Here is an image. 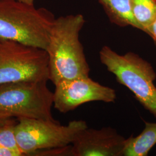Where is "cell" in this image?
<instances>
[{"label": "cell", "instance_id": "6da1fadb", "mask_svg": "<svg viewBox=\"0 0 156 156\" xmlns=\"http://www.w3.org/2000/svg\"><path fill=\"white\" fill-rule=\"evenodd\" d=\"M85 20L82 15L55 19L46 49L49 57V80H62L89 76V65L79 40Z\"/></svg>", "mask_w": 156, "mask_h": 156}, {"label": "cell", "instance_id": "7a4b0ae2", "mask_svg": "<svg viewBox=\"0 0 156 156\" xmlns=\"http://www.w3.org/2000/svg\"><path fill=\"white\" fill-rule=\"evenodd\" d=\"M55 20L46 9L17 0H0V40L46 50Z\"/></svg>", "mask_w": 156, "mask_h": 156}, {"label": "cell", "instance_id": "3957f363", "mask_svg": "<svg viewBox=\"0 0 156 156\" xmlns=\"http://www.w3.org/2000/svg\"><path fill=\"white\" fill-rule=\"evenodd\" d=\"M99 54L107 70L156 119V73L151 63L131 51L119 55L108 46H103Z\"/></svg>", "mask_w": 156, "mask_h": 156}, {"label": "cell", "instance_id": "277c9868", "mask_svg": "<svg viewBox=\"0 0 156 156\" xmlns=\"http://www.w3.org/2000/svg\"><path fill=\"white\" fill-rule=\"evenodd\" d=\"M48 81H24L0 85V118L56 121L52 115L53 93Z\"/></svg>", "mask_w": 156, "mask_h": 156}, {"label": "cell", "instance_id": "5b68a950", "mask_svg": "<svg viewBox=\"0 0 156 156\" xmlns=\"http://www.w3.org/2000/svg\"><path fill=\"white\" fill-rule=\"evenodd\" d=\"M88 126L84 120H73L67 125L57 121L19 119L15 134L24 156H34L39 151L71 145L78 134Z\"/></svg>", "mask_w": 156, "mask_h": 156}, {"label": "cell", "instance_id": "8992f818", "mask_svg": "<svg viewBox=\"0 0 156 156\" xmlns=\"http://www.w3.org/2000/svg\"><path fill=\"white\" fill-rule=\"evenodd\" d=\"M49 80V57L46 50L0 40V85Z\"/></svg>", "mask_w": 156, "mask_h": 156}, {"label": "cell", "instance_id": "52a82bcc", "mask_svg": "<svg viewBox=\"0 0 156 156\" xmlns=\"http://www.w3.org/2000/svg\"><path fill=\"white\" fill-rule=\"evenodd\" d=\"M55 86L53 107L62 113L90 102L111 103L117 98L115 90L102 85L89 76L62 80Z\"/></svg>", "mask_w": 156, "mask_h": 156}, {"label": "cell", "instance_id": "ba28073f", "mask_svg": "<svg viewBox=\"0 0 156 156\" xmlns=\"http://www.w3.org/2000/svg\"><path fill=\"white\" fill-rule=\"evenodd\" d=\"M126 139L111 127H87L71 144V156H123Z\"/></svg>", "mask_w": 156, "mask_h": 156}, {"label": "cell", "instance_id": "9c48e42d", "mask_svg": "<svg viewBox=\"0 0 156 156\" xmlns=\"http://www.w3.org/2000/svg\"><path fill=\"white\" fill-rule=\"evenodd\" d=\"M156 144V123L145 122V128L136 136L126 139L123 156H146Z\"/></svg>", "mask_w": 156, "mask_h": 156}, {"label": "cell", "instance_id": "30bf717a", "mask_svg": "<svg viewBox=\"0 0 156 156\" xmlns=\"http://www.w3.org/2000/svg\"><path fill=\"white\" fill-rule=\"evenodd\" d=\"M110 21L120 27L133 26L140 30L134 18L130 0H98Z\"/></svg>", "mask_w": 156, "mask_h": 156}, {"label": "cell", "instance_id": "8fae6325", "mask_svg": "<svg viewBox=\"0 0 156 156\" xmlns=\"http://www.w3.org/2000/svg\"><path fill=\"white\" fill-rule=\"evenodd\" d=\"M133 14L140 26L146 33L156 19V0H130Z\"/></svg>", "mask_w": 156, "mask_h": 156}, {"label": "cell", "instance_id": "7c38bea8", "mask_svg": "<svg viewBox=\"0 0 156 156\" xmlns=\"http://www.w3.org/2000/svg\"><path fill=\"white\" fill-rule=\"evenodd\" d=\"M15 121L0 127V147L19 149L15 134Z\"/></svg>", "mask_w": 156, "mask_h": 156}, {"label": "cell", "instance_id": "4fadbf2b", "mask_svg": "<svg viewBox=\"0 0 156 156\" xmlns=\"http://www.w3.org/2000/svg\"><path fill=\"white\" fill-rule=\"evenodd\" d=\"M24 156L20 149H13L6 147H0V156Z\"/></svg>", "mask_w": 156, "mask_h": 156}, {"label": "cell", "instance_id": "5bb4252c", "mask_svg": "<svg viewBox=\"0 0 156 156\" xmlns=\"http://www.w3.org/2000/svg\"><path fill=\"white\" fill-rule=\"evenodd\" d=\"M146 33L147 34L152 38L156 46V19L147 28Z\"/></svg>", "mask_w": 156, "mask_h": 156}, {"label": "cell", "instance_id": "9a60e30c", "mask_svg": "<svg viewBox=\"0 0 156 156\" xmlns=\"http://www.w3.org/2000/svg\"><path fill=\"white\" fill-rule=\"evenodd\" d=\"M15 121V120H13L12 118H0V127L4 125H5L8 123H11Z\"/></svg>", "mask_w": 156, "mask_h": 156}, {"label": "cell", "instance_id": "2e32d148", "mask_svg": "<svg viewBox=\"0 0 156 156\" xmlns=\"http://www.w3.org/2000/svg\"><path fill=\"white\" fill-rule=\"evenodd\" d=\"M17 1H22V2L27 3L28 4H34V0H17Z\"/></svg>", "mask_w": 156, "mask_h": 156}]
</instances>
